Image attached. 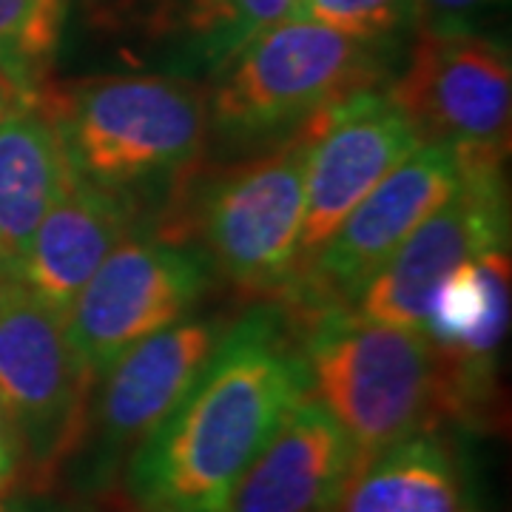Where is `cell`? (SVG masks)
I'll return each mask as SVG.
<instances>
[{
	"mask_svg": "<svg viewBox=\"0 0 512 512\" xmlns=\"http://www.w3.org/2000/svg\"><path fill=\"white\" fill-rule=\"evenodd\" d=\"M308 396L302 348L274 311L256 308L222 333L197 384L134 453L137 501L225 512L279 421Z\"/></svg>",
	"mask_w": 512,
	"mask_h": 512,
	"instance_id": "obj_1",
	"label": "cell"
},
{
	"mask_svg": "<svg viewBox=\"0 0 512 512\" xmlns=\"http://www.w3.org/2000/svg\"><path fill=\"white\" fill-rule=\"evenodd\" d=\"M308 393L345 430L356 458L430 433L444 416L464 419L439 348L410 328L370 322L353 308L305 313Z\"/></svg>",
	"mask_w": 512,
	"mask_h": 512,
	"instance_id": "obj_2",
	"label": "cell"
},
{
	"mask_svg": "<svg viewBox=\"0 0 512 512\" xmlns=\"http://www.w3.org/2000/svg\"><path fill=\"white\" fill-rule=\"evenodd\" d=\"M83 180L126 188L183 171L202 154L208 94L177 74H109L40 92Z\"/></svg>",
	"mask_w": 512,
	"mask_h": 512,
	"instance_id": "obj_3",
	"label": "cell"
},
{
	"mask_svg": "<svg viewBox=\"0 0 512 512\" xmlns=\"http://www.w3.org/2000/svg\"><path fill=\"white\" fill-rule=\"evenodd\" d=\"M379 74L382 46L359 43L291 12L217 77L208 117L222 137L259 140L305 123L350 94L376 89Z\"/></svg>",
	"mask_w": 512,
	"mask_h": 512,
	"instance_id": "obj_4",
	"label": "cell"
},
{
	"mask_svg": "<svg viewBox=\"0 0 512 512\" xmlns=\"http://www.w3.org/2000/svg\"><path fill=\"white\" fill-rule=\"evenodd\" d=\"M319 114V111H316ZM316 114L217 180L202 202L200 234L208 259L245 291L288 288L299 268L305 177Z\"/></svg>",
	"mask_w": 512,
	"mask_h": 512,
	"instance_id": "obj_5",
	"label": "cell"
},
{
	"mask_svg": "<svg viewBox=\"0 0 512 512\" xmlns=\"http://www.w3.org/2000/svg\"><path fill=\"white\" fill-rule=\"evenodd\" d=\"M387 97L419 143L456 154H510L512 63L495 37L476 29L419 32Z\"/></svg>",
	"mask_w": 512,
	"mask_h": 512,
	"instance_id": "obj_6",
	"label": "cell"
},
{
	"mask_svg": "<svg viewBox=\"0 0 512 512\" xmlns=\"http://www.w3.org/2000/svg\"><path fill=\"white\" fill-rule=\"evenodd\" d=\"M94 379L66 313L18 282L0 311V407L37 470H55L80 444Z\"/></svg>",
	"mask_w": 512,
	"mask_h": 512,
	"instance_id": "obj_7",
	"label": "cell"
},
{
	"mask_svg": "<svg viewBox=\"0 0 512 512\" xmlns=\"http://www.w3.org/2000/svg\"><path fill=\"white\" fill-rule=\"evenodd\" d=\"M456 191L396 248L356 296L370 322L421 330L441 279L461 262L507 248L510 194L501 157L458 154Z\"/></svg>",
	"mask_w": 512,
	"mask_h": 512,
	"instance_id": "obj_8",
	"label": "cell"
},
{
	"mask_svg": "<svg viewBox=\"0 0 512 512\" xmlns=\"http://www.w3.org/2000/svg\"><path fill=\"white\" fill-rule=\"evenodd\" d=\"M458 180L456 151L421 143L350 208L322 248L302 259L305 265L293 271L302 274V285H288L296 308L302 313L350 308L404 239L456 191Z\"/></svg>",
	"mask_w": 512,
	"mask_h": 512,
	"instance_id": "obj_9",
	"label": "cell"
},
{
	"mask_svg": "<svg viewBox=\"0 0 512 512\" xmlns=\"http://www.w3.org/2000/svg\"><path fill=\"white\" fill-rule=\"evenodd\" d=\"M208 285L202 256L177 242L117 245L74 296L66 328L94 376L131 345L171 328Z\"/></svg>",
	"mask_w": 512,
	"mask_h": 512,
	"instance_id": "obj_10",
	"label": "cell"
},
{
	"mask_svg": "<svg viewBox=\"0 0 512 512\" xmlns=\"http://www.w3.org/2000/svg\"><path fill=\"white\" fill-rule=\"evenodd\" d=\"M419 146L402 111L379 89L350 94L319 111L308 154L299 262L322 248L350 208Z\"/></svg>",
	"mask_w": 512,
	"mask_h": 512,
	"instance_id": "obj_11",
	"label": "cell"
},
{
	"mask_svg": "<svg viewBox=\"0 0 512 512\" xmlns=\"http://www.w3.org/2000/svg\"><path fill=\"white\" fill-rule=\"evenodd\" d=\"M109 26L137 40L163 74L217 80L296 0H106Z\"/></svg>",
	"mask_w": 512,
	"mask_h": 512,
	"instance_id": "obj_12",
	"label": "cell"
},
{
	"mask_svg": "<svg viewBox=\"0 0 512 512\" xmlns=\"http://www.w3.org/2000/svg\"><path fill=\"white\" fill-rule=\"evenodd\" d=\"M220 333L208 322H177L148 336L106 367L97 407L100 453L106 461L140 450L197 384Z\"/></svg>",
	"mask_w": 512,
	"mask_h": 512,
	"instance_id": "obj_13",
	"label": "cell"
},
{
	"mask_svg": "<svg viewBox=\"0 0 512 512\" xmlns=\"http://www.w3.org/2000/svg\"><path fill=\"white\" fill-rule=\"evenodd\" d=\"M356 464L345 430L308 393L239 478L225 512H333Z\"/></svg>",
	"mask_w": 512,
	"mask_h": 512,
	"instance_id": "obj_14",
	"label": "cell"
},
{
	"mask_svg": "<svg viewBox=\"0 0 512 512\" xmlns=\"http://www.w3.org/2000/svg\"><path fill=\"white\" fill-rule=\"evenodd\" d=\"M510 328V254L487 251L441 279L421 333L439 348L456 384L461 416H476L495 382Z\"/></svg>",
	"mask_w": 512,
	"mask_h": 512,
	"instance_id": "obj_15",
	"label": "cell"
},
{
	"mask_svg": "<svg viewBox=\"0 0 512 512\" xmlns=\"http://www.w3.org/2000/svg\"><path fill=\"white\" fill-rule=\"evenodd\" d=\"M131 217V202L117 188L77 177L37 225L12 271L26 291L66 313L106 256L126 242Z\"/></svg>",
	"mask_w": 512,
	"mask_h": 512,
	"instance_id": "obj_16",
	"label": "cell"
},
{
	"mask_svg": "<svg viewBox=\"0 0 512 512\" xmlns=\"http://www.w3.org/2000/svg\"><path fill=\"white\" fill-rule=\"evenodd\" d=\"M77 177L40 100L0 120V265L18 262L37 225Z\"/></svg>",
	"mask_w": 512,
	"mask_h": 512,
	"instance_id": "obj_17",
	"label": "cell"
},
{
	"mask_svg": "<svg viewBox=\"0 0 512 512\" xmlns=\"http://www.w3.org/2000/svg\"><path fill=\"white\" fill-rule=\"evenodd\" d=\"M456 456L419 433L356 464L333 512H467Z\"/></svg>",
	"mask_w": 512,
	"mask_h": 512,
	"instance_id": "obj_18",
	"label": "cell"
},
{
	"mask_svg": "<svg viewBox=\"0 0 512 512\" xmlns=\"http://www.w3.org/2000/svg\"><path fill=\"white\" fill-rule=\"evenodd\" d=\"M63 18L66 0H0V74L29 103L46 89Z\"/></svg>",
	"mask_w": 512,
	"mask_h": 512,
	"instance_id": "obj_19",
	"label": "cell"
},
{
	"mask_svg": "<svg viewBox=\"0 0 512 512\" xmlns=\"http://www.w3.org/2000/svg\"><path fill=\"white\" fill-rule=\"evenodd\" d=\"M296 12L359 43L384 46L413 23V0H296Z\"/></svg>",
	"mask_w": 512,
	"mask_h": 512,
	"instance_id": "obj_20",
	"label": "cell"
},
{
	"mask_svg": "<svg viewBox=\"0 0 512 512\" xmlns=\"http://www.w3.org/2000/svg\"><path fill=\"white\" fill-rule=\"evenodd\" d=\"M501 0H413V23L419 32L476 29V20Z\"/></svg>",
	"mask_w": 512,
	"mask_h": 512,
	"instance_id": "obj_21",
	"label": "cell"
},
{
	"mask_svg": "<svg viewBox=\"0 0 512 512\" xmlns=\"http://www.w3.org/2000/svg\"><path fill=\"white\" fill-rule=\"evenodd\" d=\"M20 464V439L12 419L0 407V493L15 481Z\"/></svg>",
	"mask_w": 512,
	"mask_h": 512,
	"instance_id": "obj_22",
	"label": "cell"
},
{
	"mask_svg": "<svg viewBox=\"0 0 512 512\" xmlns=\"http://www.w3.org/2000/svg\"><path fill=\"white\" fill-rule=\"evenodd\" d=\"M23 106H32V103H29V100H26V97L0 74V120H3L6 114H12V111L23 109Z\"/></svg>",
	"mask_w": 512,
	"mask_h": 512,
	"instance_id": "obj_23",
	"label": "cell"
},
{
	"mask_svg": "<svg viewBox=\"0 0 512 512\" xmlns=\"http://www.w3.org/2000/svg\"><path fill=\"white\" fill-rule=\"evenodd\" d=\"M15 288H18V276H15V271H12L9 265H0V311H3L6 299L12 296Z\"/></svg>",
	"mask_w": 512,
	"mask_h": 512,
	"instance_id": "obj_24",
	"label": "cell"
},
{
	"mask_svg": "<svg viewBox=\"0 0 512 512\" xmlns=\"http://www.w3.org/2000/svg\"><path fill=\"white\" fill-rule=\"evenodd\" d=\"M126 512H191L183 507H174V504H148V501H137V507H131Z\"/></svg>",
	"mask_w": 512,
	"mask_h": 512,
	"instance_id": "obj_25",
	"label": "cell"
},
{
	"mask_svg": "<svg viewBox=\"0 0 512 512\" xmlns=\"http://www.w3.org/2000/svg\"><path fill=\"white\" fill-rule=\"evenodd\" d=\"M89 3H106V0H89Z\"/></svg>",
	"mask_w": 512,
	"mask_h": 512,
	"instance_id": "obj_26",
	"label": "cell"
},
{
	"mask_svg": "<svg viewBox=\"0 0 512 512\" xmlns=\"http://www.w3.org/2000/svg\"><path fill=\"white\" fill-rule=\"evenodd\" d=\"M467 512H473V510H467Z\"/></svg>",
	"mask_w": 512,
	"mask_h": 512,
	"instance_id": "obj_27",
	"label": "cell"
},
{
	"mask_svg": "<svg viewBox=\"0 0 512 512\" xmlns=\"http://www.w3.org/2000/svg\"><path fill=\"white\" fill-rule=\"evenodd\" d=\"M0 512H3V510H0Z\"/></svg>",
	"mask_w": 512,
	"mask_h": 512,
	"instance_id": "obj_28",
	"label": "cell"
}]
</instances>
